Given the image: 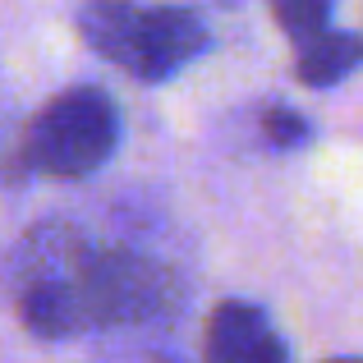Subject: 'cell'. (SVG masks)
Wrapping results in <instances>:
<instances>
[{"label": "cell", "instance_id": "1", "mask_svg": "<svg viewBox=\"0 0 363 363\" xmlns=\"http://www.w3.org/2000/svg\"><path fill=\"white\" fill-rule=\"evenodd\" d=\"M5 285L18 322L37 340H88L166 327L184 313L175 257L92 221L55 216L14 244Z\"/></svg>", "mask_w": 363, "mask_h": 363}, {"label": "cell", "instance_id": "2", "mask_svg": "<svg viewBox=\"0 0 363 363\" xmlns=\"http://www.w3.org/2000/svg\"><path fill=\"white\" fill-rule=\"evenodd\" d=\"M79 33L133 83L175 79L212 46L207 18L175 0H88L79 9Z\"/></svg>", "mask_w": 363, "mask_h": 363}, {"label": "cell", "instance_id": "3", "mask_svg": "<svg viewBox=\"0 0 363 363\" xmlns=\"http://www.w3.org/2000/svg\"><path fill=\"white\" fill-rule=\"evenodd\" d=\"M120 147V106L106 88H65L37 111L18 143V166L46 179H88Z\"/></svg>", "mask_w": 363, "mask_h": 363}, {"label": "cell", "instance_id": "4", "mask_svg": "<svg viewBox=\"0 0 363 363\" xmlns=\"http://www.w3.org/2000/svg\"><path fill=\"white\" fill-rule=\"evenodd\" d=\"M203 363H290V345L257 303L225 299L203 327Z\"/></svg>", "mask_w": 363, "mask_h": 363}, {"label": "cell", "instance_id": "5", "mask_svg": "<svg viewBox=\"0 0 363 363\" xmlns=\"http://www.w3.org/2000/svg\"><path fill=\"white\" fill-rule=\"evenodd\" d=\"M354 65H359V37L327 23L322 33H313V37L299 42V65H294V74H299L303 88H336V83H345L350 74H354Z\"/></svg>", "mask_w": 363, "mask_h": 363}, {"label": "cell", "instance_id": "6", "mask_svg": "<svg viewBox=\"0 0 363 363\" xmlns=\"http://www.w3.org/2000/svg\"><path fill=\"white\" fill-rule=\"evenodd\" d=\"M272 5V18L281 23V33L290 37L294 46L303 42V37L322 33V28L331 23V9H336V0H267Z\"/></svg>", "mask_w": 363, "mask_h": 363}, {"label": "cell", "instance_id": "7", "mask_svg": "<svg viewBox=\"0 0 363 363\" xmlns=\"http://www.w3.org/2000/svg\"><path fill=\"white\" fill-rule=\"evenodd\" d=\"M262 138L272 143V147H303V143L313 138V124L299 116V111L290 106H267L262 111Z\"/></svg>", "mask_w": 363, "mask_h": 363}, {"label": "cell", "instance_id": "8", "mask_svg": "<svg viewBox=\"0 0 363 363\" xmlns=\"http://www.w3.org/2000/svg\"><path fill=\"white\" fill-rule=\"evenodd\" d=\"M327 363H359V359H350V354H345V359H327Z\"/></svg>", "mask_w": 363, "mask_h": 363}, {"label": "cell", "instance_id": "9", "mask_svg": "<svg viewBox=\"0 0 363 363\" xmlns=\"http://www.w3.org/2000/svg\"><path fill=\"white\" fill-rule=\"evenodd\" d=\"M0 133H5V106H0Z\"/></svg>", "mask_w": 363, "mask_h": 363}]
</instances>
